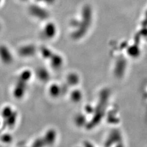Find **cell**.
I'll return each instance as SVG.
<instances>
[{"mask_svg":"<svg viewBox=\"0 0 147 147\" xmlns=\"http://www.w3.org/2000/svg\"><path fill=\"white\" fill-rule=\"evenodd\" d=\"M30 11L31 12L32 14L34 16H37L38 17H41L43 16V10L39 8L37 6H32L30 8Z\"/></svg>","mask_w":147,"mask_h":147,"instance_id":"6da1fadb","label":"cell"},{"mask_svg":"<svg viewBox=\"0 0 147 147\" xmlns=\"http://www.w3.org/2000/svg\"><path fill=\"white\" fill-rule=\"evenodd\" d=\"M0 2H1V0H0Z\"/></svg>","mask_w":147,"mask_h":147,"instance_id":"7a4b0ae2","label":"cell"}]
</instances>
